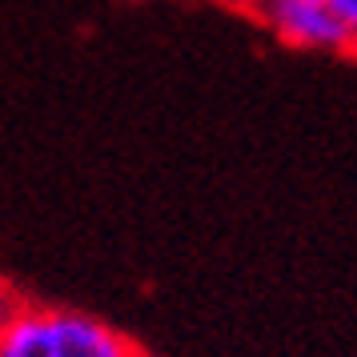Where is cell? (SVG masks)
<instances>
[{
    "label": "cell",
    "mask_w": 357,
    "mask_h": 357,
    "mask_svg": "<svg viewBox=\"0 0 357 357\" xmlns=\"http://www.w3.org/2000/svg\"><path fill=\"white\" fill-rule=\"evenodd\" d=\"M0 357H145L132 337L97 313L68 305H24L0 337Z\"/></svg>",
    "instance_id": "cell-1"
},
{
    "label": "cell",
    "mask_w": 357,
    "mask_h": 357,
    "mask_svg": "<svg viewBox=\"0 0 357 357\" xmlns=\"http://www.w3.org/2000/svg\"><path fill=\"white\" fill-rule=\"evenodd\" d=\"M261 17L289 49H349V36L341 29V20L333 17L329 0H261Z\"/></svg>",
    "instance_id": "cell-2"
},
{
    "label": "cell",
    "mask_w": 357,
    "mask_h": 357,
    "mask_svg": "<svg viewBox=\"0 0 357 357\" xmlns=\"http://www.w3.org/2000/svg\"><path fill=\"white\" fill-rule=\"evenodd\" d=\"M24 305H29V301L13 289V281H4V277H0V337L8 333V325L20 317V309H24Z\"/></svg>",
    "instance_id": "cell-3"
},
{
    "label": "cell",
    "mask_w": 357,
    "mask_h": 357,
    "mask_svg": "<svg viewBox=\"0 0 357 357\" xmlns=\"http://www.w3.org/2000/svg\"><path fill=\"white\" fill-rule=\"evenodd\" d=\"M333 17L341 20V29L349 36V49H357V0H329Z\"/></svg>",
    "instance_id": "cell-4"
}]
</instances>
